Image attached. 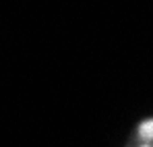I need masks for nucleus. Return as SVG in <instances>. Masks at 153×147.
<instances>
[{"mask_svg": "<svg viewBox=\"0 0 153 147\" xmlns=\"http://www.w3.org/2000/svg\"><path fill=\"white\" fill-rule=\"evenodd\" d=\"M139 135H141V139H145V141H153V120H145V122L141 124Z\"/></svg>", "mask_w": 153, "mask_h": 147, "instance_id": "nucleus-1", "label": "nucleus"}]
</instances>
